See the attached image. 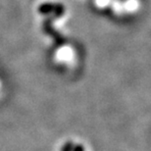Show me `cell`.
I'll return each mask as SVG.
<instances>
[{
	"instance_id": "1",
	"label": "cell",
	"mask_w": 151,
	"mask_h": 151,
	"mask_svg": "<svg viewBox=\"0 0 151 151\" xmlns=\"http://www.w3.org/2000/svg\"><path fill=\"white\" fill-rule=\"evenodd\" d=\"M7 81L0 73V104L5 100L6 96H7Z\"/></svg>"
}]
</instances>
